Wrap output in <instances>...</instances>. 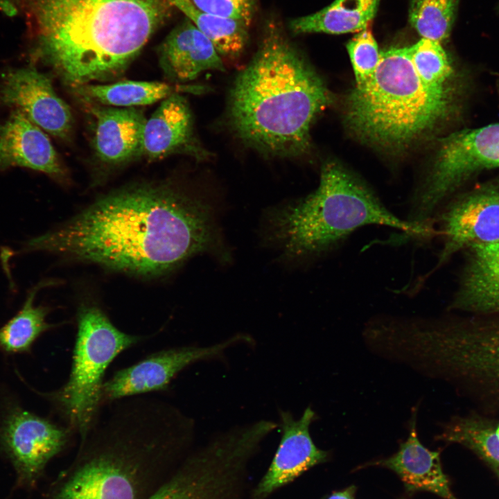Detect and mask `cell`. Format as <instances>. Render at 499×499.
<instances>
[{
    "mask_svg": "<svg viewBox=\"0 0 499 499\" xmlns=\"http://www.w3.org/2000/svg\"><path fill=\"white\" fill-rule=\"evenodd\" d=\"M198 10L235 19L250 28L256 10V0H188Z\"/></svg>",
    "mask_w": 499,
    "mask_h": 499,
    "instance_id": "cell-30",
    "label": "cell"
},
{
    "mask_svg": "<svg viewBox=\"0 0 499 499\" xmlns=\"http://www.w3.org/2000/svg\"><path fill=\"white\" fill-rule=\"evenodd\" d=\"M347 49L353 69L356 85L367 80L375 71L380 58L378 44L367 27L356 34Z\"/></svg>",
    "mask_w": 499,
    "mask_h": 499,
    "instance_id": "cell-29",
    "label": "cell"
},
{
    "mask_svg": "<svg viewBox=\"0 0 499 499\" xmlns=\"http://www.w3.org/2000/svg\"><path fill=\"white\" fill-rule=\"evenodd\" d=\"M246 460L240 445L221 436L184 457L148 499H232Z\"/></svg>",
    "mask_w": 499,
    "mask_h": 499,
    "instance_id": "cell-11",
    "label": "cell"
},
{
    "mask_svg": "<svg viewBox=\"0 0 499 499\" xmlns=\"http://www.w3.org/2000/svg\"><path fill=\"white\" fill-rule=\"evenodd\" d=\"M157 52L164 76L176 84L193 80L206 71L225 70L212 42L187 17L168 33Z\"/></svg>",
    "mask_w": 499,
    "mask_h": 499,
    "instance_id": "cell-19",
    "label": "cell"
},
{
    "mask_svg": "<svg viewBox=\"0 0 499 499\" xmlns=\"http://www.w3.org/2000/svg\"><path fill=\"white\" fill-rule=\"evenodd\" d=\"M459 0H412L410 23L421 38L439 42L451 31Z\"/></svg>",
    "mask_w": 499,
    "mask_h": 499,
    "instance_id": "cell-27",
    "label": "cell"
},
{
    "mask_svg": "<svg viewBox=\"0 0 499 499\" xmlns=\"http://www.w3.org/2000/svg\"><path fill=\"white\" fill-rule=\"evenodd\" d=\"M413 64L426 83L437 87L454 86V69L441 42L421 38L410 46Z\"/></svg>",
    "mask_w": 499,
    "mask_h": 499,
    "instance_id": "cell-28",
    "label": "cell"
},
{
    "mask_svg": "<svg viewBox=\"0 0 499 499\" xmlns=\"http://www.w3.org/2000/svg\"><path fill=\"white\" fill-rule=\"evenodd\" d=\"M496 424L482 416L455 417L444 424L436 439L469 449L499 478V436Z\"/></svg>",
    "mask_w": 499,
    "mask_h": 499,
    "instance_id": "cell-24",
    "label": "cell"
},
{
    "mask_svg": "<svg viewBox=\"0 0 499 499\" xmlns=\"http://www.w3.org/2000/svg\"><path fill=\"white\" fill-rule=\"evenodd\" d=\"M450 308L499 315V240L471 245Z\"/></svg>",
    "mask_w": 499,
    "mask_h": 499,
    "instance_id": "cell-18",
    "label": "cell"
},
{
    "mask_svg": "<svg viewBox=\"0 0 499 499\" xmlns=\"http://www.w3.org/2000/svg\"><path fill=\"white\" fill-rule=\"evenodd\" d=\"M175 154L189 155L198 161L211 156L195 135L191 110L180 93L161 100L146 120L143 137L142 155L148 159Z\"/></svg>",
    "mask_w": 499,
    "mask_h": 499,
    "instance_id": "cell-16",
    "label": "cell"
},
{
    "mask_svg": "<svg viewBox=\"0 0 499 499\" xmlns=\"http://www.w3.org/2000/svg\"><path fill=\"white\" fill-rule=\"evenodd\" d=\"M455 89L426 83L413 64L410 46L392 48L380 51L375 71L350 93L347 122L367 141L405 147L448 119L456 106Z\"/></svg>",
    "mask_w": 499,
    "mask_h": 499,
    "instance_id": "cell-6",
    "label": "cell"
},
{
    "mask_svg": "<svg viewBox=\"0 0 499 499\" xmlns=\"http://www.w3.org/2000/svg\"><path fill=\"white\" fill-rule=\"evenodd\" d=\"M77 327L69 379L49 396L68 427L80 438L101 410L107 368L120 353L143 338L118 329L98 305L89 301L77 308Z\"/></svg>",
    "mask_w": 499,
    "mask_h": 499,
    "instance_id": "cell-7",
    "label": "cell"
},
{
    "mask_svg": "<svg viewBox=\"0 0 499 499\" xmlns=\"http://www.w3.org/2000/svg\"><path fill=\"white\" fill-rule=\"evenodd\" d=\"M72 89L91 104L132 107L152 104L176 93H200L204 88L156 81L123 80L105 85L86 84Z\"/></svg>",
    "mask_w": 499,
    "mask_h": 499,
    "instance_id": "cell-22",
    "label": "cell"
},
{
    "mask_svg": "<svg viewBox=\"0 0 499 499\" xmlns=\"http://www.w3.org/2000/svg\"><path fill=\"white\" fill-rule=\"evenodd\" d=\"M166 1L195 24L221 58L235 60L243 53L249 40V27L235 19L202 12L188 0Z\"/></svg>",
    "mask_w": 499,
    "mask_h": 499,
    "instance_id": "cell-26",
    "label": "cell"
},
{
    "mask_svg": "<svg viewBox=\"0 0 499 499\" xmlns=\"http://www.w3.org/2000/svg\"><path fill=\"white\" fill-rule=\"evenodd\" d=\"M495 431L496 434L499 436V422L496 424Z\"/></svg>",
    "mask_w": 499,
    "mask_h": 499,
    "instance_id": "cell-32",
    "label": "cell"
},
{
    "mask_svg": "<svg viewBox=\"0 0 499 499\" xmlns=\"http://www.w3.org/2000/svg\"><path fill=\"white\" fill-rule=\"evenodd\" d=\"M369 225L394 228L420 242L435 236L431 229L396 216L360 179L329 162L313 192L268 212L264 238L288 259L312 262L336 252L354 232Z\"/></svg>",
    "mask_w": 499,
    "mask_h": 499,
    "instance_id": "cell-5",
    "label": "cell"
},
{
    "mask_svg": "<svg viewBox=\"0 0 499 499\" xmlns=\"http://www.w3.org/2000/svg\"><path fill=\"white\" fill-rule=\"evenodd\" d=\"M380 0H335L323 9L292 19L289 28L295 34L358 33L368 27Z\"/></svg>",
    "mask_w": 499,
    "mask_h": 499,
    "instance_id": "cell-23",
    "label": "cell"
},
{
    "mask_svg": "<svg viewBox=\"0 0 499 499\" xmlns=\"http://www.w3.org/2000/svg\"><path fill=\"white\" fill-rule=\"evenodd\" d=\"M42 499H148L184 459L191 421L156 399L110 403Z\"/></svg>",
    "mask_w": 499,
    "mask_h": 499,
    "instance_id": "cell-2",
    "label": "cell"
},
{
    "mask_svg": "<svg viewBox=\"0 0 499 499\" xmlns=\"http://www.w3.org/2000/svg\"><path fill=\"white\" fill-rule=\"evenodd\" d=\"M279 416L282 431L280 443L252 499H264L328 457V453L317 448L310 436V426L316 419L311 407H307L298 419L289 411L281 410Z\"/></svg>",
    "mask_w": 499,
    "mask_h": 499,
    "instance_id": "cell-15",
    "label": "cell"
},
{
    "mask_svg": "<svg viewBox=\"0 0 499 499\" xmlns=\"http://www.w3.org/2000/svg\"><path fill=\"white\" fill-rule=\"evenodd\" d=\"M499 167V123L464 129L443 139L436 160L408 205V222L430 227L441 207L479 173Z\"/></svg>",
    "mask_w": 499,
    "mask_h": 499,
    "instance_id": "cell-9",
    "label": "cell"
},
{
    "mask_svg": "<svg viewBox=\"0 0 499 499\" xmlns=\"http://www.w3.org/2000/svg\"><path fill=\"white\" fill-rule=\"evenodd\" d=\"M331 100L322 78L277 23L270 22L230 88L227 121L261 154L294 157L309 149L312 123Z\"/></svg>",
    "mask_w": 499,
    "mask_h": 499,
    "instance_id": "cell-3",
    "label": "cell"
},
{
    "mask_svg": "<svg viewBox=\"0 0 499 499\" xmlns=\"http://www.w3.org/2000/svg\"><path fill=\"white\" fill-rule=\"evenodd\" d=\"M92 105L96 118L94 146L102 162L119 165L142 155L147 119L141 110Z\"/></svg>",
    "mask_w": 499,
    "mask_h": 499,
    "instance_id": "cell-21",
    "label": "cell"
},
{
    "mask_svg": "<svg viewBox=\"0 0 499 499\" xmlns=\"http://www.w3.org/2000/svg\"><path fill=\"white\" fill-rule=\"evenodd\" d=\"M374 465L386 467L396 473L409 491H429L443 499H457L444 473L440 454L426 448L417 431V408L409 422V435L393 455L378 460Z\"/></svg>",
    "mask_w": 499,
    "mask_h": 499,
    "instance_id": "cell-20",
    "label": "cell"
},
{
    "mask_svg": "<svg viewBox=\"0 0 499 499\" xmlns=\"http://www.w3.org/2000/svg\"><path fill=\"white\" fill-rule=\"evenodd\" d=\"M427 365L478 401L499 407V320L436 321L423 338Z\"/></svg>",
    "mask_w": 499,
    "mask_h": 499,
    "instance_id": "cell-8",
    "label": "cell"
},
{
    "mask_svg": "<svg viewBox=\"0 0 499 499\" xmlns=\"http://www.w3.org/2000/svg\"><path fill=\"white\" fill-rule=\"evenodd\" d=\"M36 54L71 87L122 75L172 15L166 0H31Z\"/></svg>",
    "mask_w": 499,
    "mask_h": 499,
    "instance_id": "cell-4",
    "label": "cell"
},
{
    "mask_svg": "<svg viewBox=\"0 0 499 499\" xmlns=\"http://www.w3.org/2000/svg\"><path fill=\"white\" fill-rule=\"evenodd\" d=\"M246 338L244 335H236L212 346L181 347L151 354L132 366L117 371L104 381L103 405L122 399L166 389L173 377L189 365L217 358L227 348Z\"/></svg>",
    "mask_w": 499,
    "mask_h": 499,
    "instance_id": "cell-13",
    "label": "cell"
},
{
    "mask_svg": "<svg viewBox=\"0 0 499 499\" xmlns=\"http://www.w3.org/2000/svg\"><path fill=\"white\" fill-rule=\"evenodd\" d=\"M12 166L42 172L58 181L65 179L48 136L17 110L0 125V170Z\"/></svg>",
    "mask_w": 499,
    "mask_h": 499,
    "instance_id": "cell-17",
    "label": "cell"
},
{
    "mask_svg": "<svg viewBox=\"0 0 499 499\" xmlns=\"http://www.w3.org/2000/svg\"><path fill=\"white\" fill-rule=\"evenodd\" d=\"M71 432L19 406L10 408L0 423V453L12 468L13 489L36 488L50 461L66 448Z\"/></svg>",
    "mask_w": 499,
    "mask_h": 499,
    "instance_id": "cell-10",
    "label": "cell"
},
{
    "mask_svg": "<svg viewBox=\"0 0 499 499\" xmlns=\"http://www.w3.org/2000/svg\"><path fill=\"white\" fill-rule=\"evenodd\" d=\"M0 106L15 108L54 137L67 139L71 133L70 107L56 94L49 77L33 67L1 74Z\"/></svg>",
    "mask_w": 499,
    "mask_h": 499,
    "instance_id": "cell-14",
    "label": "cell"
},
{
    "mask_svg": "<svg viewBox=\"0 0 499 499\" xmlns=\"http://www.w3.org/2000/svg\"><path fill=\"white\" fill-rule=\"evenodd\" d=\"M356 488L353 486L333 493L328 499H356Z\"/></svg>",
    "mask_w": 499,
    "mask_h": 499,
    "instance_id": "cell-31",
    "label": "cell"
},
{
    "mask_svg": "<svg viewBox=\"0 0 499 499\" xmlns=\"http://www.w3.org/2000/svg\"><path fill=\"white\" fill-rule=\"evenodd\" d=\"M56 284V281H43L28 292L18 313L0 328V349L7 353H24L30 350L35 341L54 326L46 322L50 308L36 306L35 298L42 288Z\"/></svg>",
    "mask_w": 499,
    "mask_h": 499,
    "instance_id": "cell-25",
    "label": "cell"
},
{
    "mask_svg": "<svg viewBox=\"0 0 499 499\" xmlns=\"http://www.w3.org/2000/svg\"><path fill=\"white\" fill-rule=\"evenodd\" d=\"M215 207L174 182L127 186L96 200L21 252H45L134 275L166 274L191 257L227 261Z\"/></svg>",
    "mask_w": 499,
    "mask_h": 499,
    "instance_id": "cell-1",
    "label": "cell"
},
{
    "mask_svg": "<svg viewBox=\"0 0 499 499\" xmlns=\"http://www.w3.org/2000/svg\"><path fill=\"white\" fill-rule=\"evenodd\" d=\"M433 222L442 247L432 271L472 245L499 240V179L452 197Z\"/></svg>",
    "mask_w": 499,
    "mask_h": 499,
    "instance_id": "cell-12",
    "label": "cell"
}]
</instances>
